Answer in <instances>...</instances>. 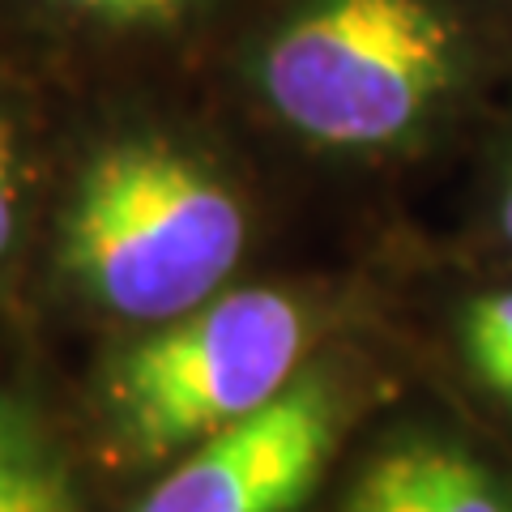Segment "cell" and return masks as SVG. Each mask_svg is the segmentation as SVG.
Wrapping results in <instances>:
<instances>
[{
	"label": "cell",
	"mask_w": 512,
	"mask_h": 512,
	"mask_svg": "<svg viewBox=\"0 0 512 512\" xmlns=\"http://www.w3.org/2000/svg\"><path fill=\"white\" fill-rule=\"evenodd\" d=\"M0 461H13V453H9V431H5V419H0Z\"/></svg>",
	"instance_id": "8fae6325"
},
{
	"label": "cell",
	"mask_w": 512,
	"mask_h": 512,
	"mask_svg": "<svg viewBox=\"0 0 512 512\" xmlns=\"http://www.w3.org/2000/svg\"><path fill=\"white\" fill-rule=\"evenodd\" d=\"M308 312L291 295L227 291L158 325L107 376L120 444L141 461L197 448L295 384Z\"/></svg>",
	"instance_id": "3957f363"
},
{
	"label": "cell",
	"mask_w": 512,
	"mask_h": 512,
	"mask_svg": "<svg viewBox=\"0 0 512 512\" xmlns=\"http://www.w3.org/2000/svg\"><path fill=\"white\" fill-rule=\"evenodd\" d=\"M235 192L167 141L103 150L77 184L64 261L111 316L167 325L222 295L244 252Z\"/></svg>",
	"instance_id": "6da1fadb"
},
{
	"label": "cell",
	"mask_w": 512,
	"mask_h": 512,
	"mask_svg": "<svg viewBox=\"0 0 512 512\" xmlns=\"http://www.w3.org/2000/svg\"><path fill=\"white\" fill-rule=\"evenodd\" d=\"M60 5L94 13V18H111V22H154V18H171L188 0H60Z\"/></svg>",
	"instance_id": "9c48e42d"
},
{
	"label": "cell",
	"mask_w": 512,
	"mask_h": 512,
	"mask_svg": "<svg viewBox=\"0 0 512 512\" xmlns=\"http://www.w3.org/2000/svg\"><path fill=\"white\" fill-rule=\"evenodd\" d=\"M453 73L457 30L431 0H308L261 64L269 107L333 150L410 137Z\"/></svg>",
	"instance_id": "7a4b0ae2"
},
{
	"label": "cell",
	"mask_w": 512,
	"mask_h": 512,
	"mask_svg": "<svg viewBox=\"0 0 512 512\" xmlns=\"http://www.w3.org/2000/svg\"><path fill=\"white\" fill-rule=\"evenodd\" d=\"M346 512H512V500L470 453L440 440H406L359 474Z\"/></svg>",
	"instance_id": "5b68a950"
},
{
	"label": "cell",
	"mask_w": 512,
	"mask_h": 512,
	"mask_svg": "<svg viewBox=\"0 0 512 512\" xmlns=\"http://www.w3.org/2000/svg\"><path fill=\"white\" fill-rule=\"evenodd\" d=\"M338 393L303 376L265 410L188 448L137 512H295L338 440Z\"/></svg>",
	"instance_id": "277c9868"
},
{
	"label": "cell",
	"mask_w": 512,
	"mask_h": 512,
	"mask_svg": "<svg viewBox=\"0 0 512 512\" xmlns=\"http://www.w3.org/2000/svg\"><path fill=\"white\" fill-rule=\"evenodd\" d=\"M18 231V141H13L9 120L0 116V261Z\"/></svg>",
	"instance_id": "ba28073f"
},
{
	"label": "cell",
	"mask_w": 512,
	"mask_h": 512,
	"mask_svg": "<svg viewBox=\"0 0 512 512\" xmlns=\"http://www.w3.org/2000/svg\"><path fill=\"white\" fill-rule=\"evenodd\" d=\"M461 350L470 372L495 397L512 402V286L474 299L461 320Z\"/></svg>",
	"instance_id": "8992f818"
},
{
	"label": "cell",
	"mask_w": 512,
	"mask_h": 512,
	"mask_svg": "<svg viewBox=\"0 0 512 512\" xmlns=\"http://www.w3.org/2000/svg\"><path fill=\"white\" fill-rule=\"evenodd\" d=\"M500 222H504V239H508V248H512V188H508V197H504V210H500Z\"/></svg>",
	"instance_id": "30bf717a"
},
{
	"label": "cell",
	"mask_w": 512,
	"mask_h": 512,
	"mask_svg": "<svg viewBox=\"0 0 512 512\" xmlns=\"http://www.w3.org/2000/svg\"><path fill=\"white\" fill-rule=\"evenodd\" d=\"M0 512H69L52 478L22 470L18 461H0Z\"/></svg>",
	"instance_id": "52a82bcc"
}]
</instances>
